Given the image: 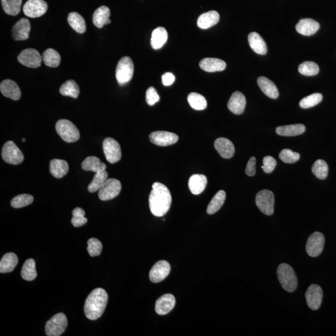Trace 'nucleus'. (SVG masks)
I'll return each instance as SVG.
<instances>
[{"mask_svg":"<svg viewBox=\"0 0 336 336\" xmlns=\"http://www.w3.org/2000/svg\"><path fill=\"white\" fill-rule=\"evenodd\" d=\"M172 197L170 190L160 183H154L149 196V206L152 215L163 217L170 209Z\"/></svg>","mask_w":336,"mask_h":336,"instance_id":"f257e3e1","label":"nucleus"},{"mask_svg":"<svg viewBox=\"0 0 336 336\" xmlns=\"http://www.w3.org/2000/svg\"><path fill=\"white\" fill-rule=\"evenodd\" d=\"M109 296L103 288L92 291L85 300L84 313L90 320H96L103 314L108 302Z\"/></svg>","mask_w":336,"mask_h":336,"instance_id":"f03ea898","label":"nucleus"},{"mask_svg":"<svg viewBox=\"0 0 336 336\" xmlns=\"http://www.w3.org/2000/svg\"><path fill=\"white\" fill-rule=\"evenodd\" d=\"M277 275L283 289L288 292H293L296 290L298 287L297 275L289 264H281L277 269Z\"/></svg>","mask_w":336,"mask_h":336,"instance_id":"7ed1b4c3","label":"nucleus"},{"mask_svg":"<svg viewBox=\"0 0 336 336\" xmlns=\"http://www.w3.org/2000/svg\"><path fill=\"white\" fill-rule=\"evenodd\" d=\"M56 130L62 139L67 143L75 142L79 139V131L75 124L68 120H59L56 124Z\"/></svg>","mask_w":336,"mask_h":336,"instance_id":"20e7f679","label":"nucleus"},{"mask_svg":"<svg viewBox=\"0 0 336 336\" xmlns=\"http://www.w3.org/2000/svg\"><path fill=\"white\" fill-rule=\"evenodd\" d=\"M134 65L130 57L125 56L119 61L116 68V78L119 85H123L132 79Z\"/></svg>","mask_w":336,"mask_h":336,"instance_id":"39448f33","label":"nucleus"},{"mask_svg":"<svg viewBox=\"0 0 336 336\" xmlns=\"http://www.w3.org/2000/svg\"><path fill=\"white\" fill-rule=\"evenodd\" d=\"M68 319L63 313L55 314L47 322L46 334L48 336H59L65 331L68 326Z\"/></svg>","mask_w":336,"mask_h":336,"instance_id":"423d86ee","label":"nucleus"},{"mask_svg":"<svg viewBox=\"0 0 336 336\" xmlns=\"http://www.w3.org/2000/svg\"><path fill=\"white\" fill-rule=\"evenodd\" d=\"M257 207L262 213L266 216H271L274 213L275 197L270 190L264 189L257 193L256 197Z\"/></svg>","mask_w":336,"mask_h":336,"instance_id":"0eeeda50","label":"nucleus"},{"mask_svg":"<svg viewBox=\"0 0 336 336\" xmlns=\"http://www.w3.org/2000/svg\"><path fill=\"white\" fill-rule=\"evenodd\" d=\"M2 158L6 163L17 165L24 160L22 151L16 146L15 143L8 141L4 145L1 152Z\"/></svg>","mask_w":336,"mask_h":336,"instance_id":"6e6552de","label":"nucleus"},{"mask_svg":"<svg viewBox=\"0 0 336 336\" xmlns=\"http://www.w3.org/2000/svg\"><path fill=\"white\" fill-rule=\"evenodd\" d=\"M121 190L120 181L108 179L99 190V197L102 201H109L117 197Z\"/></svg>","mask_w":336,"mask_h":336,"instance_id":"1a4fd4ad","label":"nucleus"},{"mask_svg":"<svg viewBox=\"0 0 336 336\" xmlns=\"http://www.w3.org/2000/svg\"><path fill=\"white\" fill-rule=\"evenodd\" d=\"M103 149L105 156L110 163H117L121 158V151L120 144L112 138H107L103 142Z\"/></svg>","mask_w":336,"mask_h":336,"instance_id":"9d476101","label":"nucleus"},{"mask_svg":"<svg viewBox=\"0 0 336 336\" xmlns=\"http://www.w3.org/2000/svg\"><path fill=\"white\" fill-rule=\"evenodd\" d=\"M19 63L30 68H37L41 65L42 58L35 49L23 50L18 56Z\"/></svg>","mask_w":336,"mask_h":336,"instance_id":"9b49d317","label":"nucleus"},{"mask_svg":"<svg viewBox=\"0 0 336 336\" xmlns=\"http://www.w3.org/2000/svg\"><path fill=\"white\" fill-rule=\"evenodd\" d=\"M48 6L44 0H28L23 6V10L30 18L40 17L46 13Z\"/></svg>","mask_w":336,"mask_h":336,"instance_id":"f8f14e48","label":"nucleus"},{"mask_svg":"<svg viewBox=\"0 0 336 336\" xmlns=\"http://www.w3.org/2000/svg\"><path fill=\"white\" fill-rule=\"evenodd\" d=\"M325 237L323 233L316 232L313 233L307 240L306 252L309 256L317 257L320 256L325 245Z\"/></svg>","mask_w":336,"mask_h":336,"instance_id":"ddd939ff","label":"nucleus"},{"mask_svg":"<svg viewBox=\"0 0 336 336\" xmlns=\"http://www.w3.org/2000/svg\"><path fill=\"white\" fill-rule=\"evenodd\" d=\"M150 142L159 147L170 146L178 141L179 137L175 133L157 131L149 135Z\"/></svg>","mask_w":336,"mask_h":336,"instance_id":"4468645a","label":"nucleus"},{"mask_svg":"<svg viewBox=\"0 0 336 336\" xmlns=\"http://www.w3.org/2000/svg\"><path fill=\"white\" fill-rule=\"evenodd\" d=\"M171 266L168 261H161L152 266L149 271V279L152 283H157L162 282L168 277L170 273Z\"/></svg>","mask_w":336,"mask_h":336,"instance_id":"2eb2a0df","label":"nucleus"},{"mask_svg":"<svg viewBox=\"0 0 336 336\" xmlns=\"http://www.w3.org/2000/svg\"><path fill=\"white\" fill-rule=\"evenodd\" d=\"M305 297L307 306L313 310H318L323 301V290L318 285H311L307 288Z\"/></svg>","mask_w":336,"mask_h":336,"instance_id":"dca6fc26","label":"nucleus"},{"mask_svg":"<svg viewBox=\"0 0 336 336\" xmlns=\"http://www.w3.org/2000/svg\"><path fill=\"white\" fill-rule=\"evenodd\" d=\"M31 30L30 21L26 18L21 19L14 25L12 29V37L16 40H24L29 38Z\"/></svg>","mask_w":336,"mask_h":336,"instance_id":"f3484780","label":"nucleus"},{"mask_svg":"<svg viewBox=\"0 0 336 336\" xmlns=\"http://www.w3.org/2000/svg\"><path fill=\"white\" fill-rule=\"evenodd\" d=\"M176 304L175 297L171 294H165L159 298L156 302L155 311L159 315H165L172 310Z\"/></svg>","mask_w":336,"mask_h":336,"instance_id":"a211bd4d","label":"nucleus"},{"mask_svg":"<svg viewBox=\"0 0 336 336\" xmlns=\"http://www.w3.org/2000/svg\"><path fill=\"white\" fill-rule=\"evenodd\" d=\"M246 99L242 93L237 91L233 93L228 102V109L235 115H240L244 112Z\"/></svg>","mask_w":336,"mask_h":336,"instance_id":"6ab92c4d","label":"nucleus"},{"mask_svg":"<svg viewBox=\"0 0 336 336\" xmlns=\"http://www.w3.org/2000/svg\"><path fill=\"white\" fill-rule=\"evenodd\" d=\"M214 147L219 154L224 158L230 159L234 154L235 147L232 142L227 138H218L214 142Z\"/></svg>","mask_w":336,"mask_h":336,"instance_id":"aec40b11","label":"nucleus"},{"mask_svg":"<svg viewBox=\"0 0 336 336\" xmlns=\"http://www.w3.org/2000/svg\"><path fill=\"white\" fill-rule=\"evenodd\" d=\"M320 27L319 23L311 18L301 19L296 25V30L299 34L311 36L315 34Z\"/></svg>","mask_w":336,"mask_h":336,"instance_id":"412c9836","label":"nucleus"},{"mask_svg":"<svg viewBox=\"0 0 336 336\" xmlns=\"http://www.w3.org/2000/svg\"><path fill=\"white\" fill-rule=\"evenodd\" d=\"M1 94L13 101H18L21 96V92L18 85L11 80H4L0 84Z\"/></svg>","mask_w":336,"mask_h":336,"instance_id":"4be33fe9","label":"nucleus"},{"mask_svg":"<svg viewBox=\"0 0 336 336\" xmlns=\"http://www.w3.org/2000/svg\"><path fill=\"white\" fill-rule=\"evenodd\" d=\"M226 66L225 61L217 58H205L199 63L200 68L207 73L223 71L226 68Z\"/></svg>","mask_w":336,"mask_h":336,"instance_id":"5701e85b","label":"nucleus"},{"mask_svg":"<svg viewBox=\"0 0 336 336\" xmlns=\"http://www.w3.org/2000/svg\"><path fill=\"white\" fill-rule=\"evenodd\" d=\"M220 20V16L216 11H210L202 14L197 21V25L202 30L208 29L217 25Z\"/></svg>","mask_w":336,"mask_h":336,"instance_id":"b1692460","label":"nucleus"},{"mask_svg":"<svg viewBox=\"0 0 336 336\" xmlns=\"http://www.w3.org/2000/svg\"><path fill=\"white\" fill-rule=\"evenodd\" d=\"M110 16H111V10L108 7L106 6L99 7L95 11L93 15V23L96 27L102 28L104 25L111 23Z\"/></svg>","mask_w":336,"mask_h":336,"instance_id":"393cba45","label":"nucleus"},{"mask_svg":"<svg viewBox=\"0 0 336 336\" xmlns=\"http://www.w3.org/2000/svg\"><path fill=\"white\" fill-rule=\"evenodd\" d=\"M257 83L261 91L270 99H276L279 96V92L275 83L265 77H260Z\"/></svg>","mask_w":336,"mask_h":336,"instance_id":"a878e982","label":"nucleus"},{"mask_svg":"<svg viewBox=\"0 0 336 336\" xmlns=\"http://www.w3.org/2000/svg\"><path fill=\"white\" fill-rule=\"evenodd\" d=\"M49 170L52 176L60 179L68 174L69 164L63 159H54L50 162Z\"/></svg>","mask_w":336,"mask_h":336,"instance_id":"bb28decb","label":"nucleus"},{"mask_svg":"<svg viewBox=\"0 0 336 336\" xmlns=\"http://www.w3.org/2000/svg\"><path fill=\"white\" fill-rule=\"evenodd\" d=\"M248 40L251 49L257 54L264 55L267 52V46L263 38L258 33L252 32L248 37Z\"/></svg>","mask_w":336,"mask_h":336,"instance_id":"cd10ccee","label":"nucleus"},{"mask_svg":"<svg viewBox=\"0 0 336 336\" xmlns=\"http://www.w3.org/2000/svg\"><path fill=\"white\" fill-rule=\"evenodd\" d=\"M207 183V179L203 175H194L190 176L189 180L190 191L194 195H198L204 191Z\"/></svg>","mask_w":336,"mask_h":336,"instance_id":"c85d7f7f","label":"nucleus"},{"mask_svg":"<svg viewBox=\"0 0 336 336\" xmlns=\"http://www.w3.org/2000/svg\"><path fill=\"white\" fill-rule=\"evenodd\" d=\"M306 128L302 124L281 126L276 128V133L278 135L283 137H295V136L302 134Z\"/></svg>","mask_w":336,"mask_h":336,"instance_id":"c756f323","label":"nucleus"},{"mask_svg":"<svg viewBox=\"0 0 336 336\" xmlns=\"http://www.w3.org/2000/svg\"><path fill=\"white\" fill-rule=\"evenodd\" d=\"M168 32L165 28L158 27L156 28L152 33L151 38V45L154 49L161 48L168 40Z\"/></svg>","mask_w":336,"mask_h":336,"instance_id":"7c9ffc66","label":"nucleus"},{"mask_svg":"<svg viewBox=\"0 0 336 336\" xmlns=\"http://www.w3.org/2000/svg\"><path fill=\"white\" fill-rule=\"evenodd\" d=\"M18 263L17 256L14 253H7L2 257L0 261V272L6 273L11 272Z\"/></svg>","mask_w":336,"mask_h":336,"instance_id":"2f4dec72","label":"nucleus"},{"mask_svg":"<svg viewBox=\"0 0 336 336\" xmlns=\"http://www.w3.org/2000/svg\"><path fill=\"white\" fill-rule=\"evenodd\" d=\"M82 168L83 170L91 171L96 173L101 171L106 170L107 166L97 157L89 156L82 162Z\"/></svg>","mask_w":336,"mask_h":336,"instance_id":"473e14b6","label":"nucleus"},{"mask_svg":"<svg viewBox=\"0 0 336 336\" xmlns=\"http://www.w3.org/2000/svg\"><path fill=\"white\" fill-rule=\"evenodd\" d=\"M68 20L69 25L76 32L82 34L86 31V24L84 19L76 12H71L69 13Z\"/></svg>","mask_w":336,"mask_h":336,"instance_id":"72a5a7b5","label":"nucleus"},{"mask_svg":"<svg viewBox=\"0 0 336 336\" xmlns=\"http://www.w3.org/2000/svg\"><path fill=\"white\" fill-rule=\"evenodd\" d=\"M226 197L225 192L224 190H219L216 194L214 195L211 201L207 206V214L212 215L217 213L223 206L224 202H225Z\"/></svg>","mask_w":336,"mask_h":336,"instance_id":"f704fd0d","label":"nucleus"},{"mask_svg":"<svg viewBox=\"0 0 336 336\" xmlns=\"http://www.w3.org/2000/svg\"><path fill=\"white\" fill-rule=\"evenodd\" d=\"M42 61L45 65L50 68H57L61 63V56L59 52L53 49H47L42 54Z\"/></svg>","mask_w":336,"mask_h":336,"instance_id":"c9c22d12","label":"nucleus"},{"mask_svg":"<svg viewBox=\"0 0 336 336\" xmlns=\"http://www.w3.org/2000/svg\"><path fill=\"white\" fill-rule=\"evenodd\" d=\"M21 276L26 281L34 280L37 276L36 262L32 259H28L24 263L21 270Z\"/></svg>","mask_w":336,"mask_h":336,"instance_id":"e433bc0d","label":"nucleus"},{"mask_svg":"<svg viewBox=\"0 0 336 336\" xmlns=\"http://www.w3.org/2000/svg\"><path fill=\"white\" fill-rule=\"evenodd\" d=\"M59 92L64 96H68L76 99L79 95L80 89L77 83L75 80H69L66 81L61 85Z\"/></svg>","mask_w":336,"mask_h":336,"instance_id":"4c0bfd02","label":"nucleus"},{"mask_svg":"<svg viewBox=\"0 0 336 336\" xmlns=\"http://www.w3.org/2000/svg\"><path fill=\"white\" fill-rule=\"evenodd\" d=\"M108 173L106 170L95 173L94 179L88 187V190L90 192H95L99 190L108 180Z\"/></svg>","mask_w":336,"mask_h":336,"instance_id":"58836bf2","label":"nucleus"},{"mask_svg":"<svg viewBox=\"0 0 336 336\" xmlns=\"http://www.w3.org/2000/svg\"><path fill=\"white\" fill-rule=\"evenodd\" d=\"M187 101L190 106L196 111H202L206 108L207 102L206 99L202 95L197 93L192 92L188 95Z\"/></svg>","mask_w":336,"mask_h":336,"instance_id":"ea45409f","label":"nucleus"},{"mask_svg":"<svg viewBox=\"0 0 336 336\" xmlns=\"http://www.w3.org/2000/svg\"><path fill=\"white\" fill-rule=\"evenodd\" d=\"M22 0H1V5L6 14L16 16L20 13Z\"/></svg>","mask_w":336,"mask_h":336,"instance_id":"a19ab883","label":"nucleus"},{"mask_svg":"<svg viewBox=\"0 0 336 336\" xmlns=\"http://www.w3.org/2000/svg\"><path fill=\"white\" fill-rule=\"evenodd\" d=\"M328 166L326 161L318 159L312 166V172L319 180H325L328 175Z\"/></svg>","mask_w":336,"mask_h":336,"instance_id":"79ce46f5","label":"nucleus"},{"mask_svg":"<svg viewBox=\"0 0 336 336\" xmlns=\"http://www.w3.org/2000/svg\"><path fill=\"white\" fill-rule=\"evenodd\" d=\"M299 71L301 75L306 76H313L318 75L319 68L314 62L306 61L299 66Z\"/></svg>","mask_w":336,"mask_h":336,"instance_id":"37998d69","label":"nucleus"},{"mask_svg":"<svg viewBox=\"0 0 336 336\" xmlns=\"http://www.w3.org/2000/svg\"><path fill=\"white\" fill-rule=\"evenodd\" d=\"M34 201V197L32 195L23 194L17 195L11 200V205L13 208L19 209L29 206Z\"/></svg>","mask_w":336,"mask_h":336,"instance_id":"c03bdc74","label":"nucleus"},{"mask_svg":"<svg viewBox=\"0 0 336 336\" xmlns=\"http://www.w3.org/2000/svg\"><path fill=\"white\" fill-rule=\"evenodd\" d=\"M323 100V95L319 93L308 95L303 98L299 102V106L302 109H309L317 106Z\"/></svg>","mask_w":336,"mask_h":336,"instance_id":"a18cd8bd","label":"nucleus"},{"mask_svg":"<svg viewBox=\"0 0 336 336\" xmlns=\"http://www.w3.org/2000/svg\"><path fill=\"white\" fill-rule=\"evenodd\" d=\"M85 211L80 207H76L73 211V219L71 220L75 227H80L87 223V219L85 218Z\"/></svg>","mask_w":336,"mask_h":336,"instance_id":"49530a36","label":"nucleus"},{"mask_svg":"<svg viewBox=\"0 0 336 336\" xmlns=\"http://www.w3.org/2000/svg\"><path fill=\"white\" fill-rule=\"evenodd\" d=\"M87 244V250L90 256L96 257L101 255L103 245L99 239L92 238L88 240Z\"/></svg>","mask_w":336,"mask_h":336,"instance_id":"de8ad7c7","label":"nucleus"},{"mask_svg":"<svg viewBox=\"0 0 336 336\" xmlns=\"http://www.w3.org/2000/svg\"><path fill=\"white\" fill-rule=\"evenodd\" d=\"M279 158L285 163L292 164L299 161L300 156L299 153L293 151L292 150L285 149L280 152Z\"/></svg>","mask_w":336,"mask_h":336,"instance_id":"09e8293b","label":"nucleus"},{"mask_svg":"<svg viewBox=\"0 0 336 336\" xmlns=\"http://www.w3.org/2000/svg\"><path fill=\"white\" fill-rule=\"evenodd\" d=\"M159 100H160V97H159L156 90L153 87H150L146 92L147 104L150 106H152L157 102H158Z\"/></svg>","mask_w":336,"mask_h":336,"instance_id":"8fccbe9b","label":"nucleus"},{"mask_svg":"<svg viewBox=\"0 0 336 336\" xmlns=\"http://www.w3.org/2000/svg\"><path fill=\"white\" fill-rule=\"evenodd\" d=\"M263 166H261V168L265 173H272L275 170L276 166V161L275 158L270 156L264 157L263 159Z\"/></svg>","mask_w":336,"mask_h":336,"instance_id":"3c124183","label":"nucleus"},{"mask_svg":"<svg viewBox=\"0 0 336 336\" xmlns=\"http://www.w3.org/2000/svg\"><path fill=\"white\" fill-rule=\"evenodd\" d=\"M256 159L255 157H252L248 162L245 173L249 176H253L256 173Z\"/></svg>","mask_w":336,"mask_h":336,"instance_id":"603ef678","label":"nucleus"},{"mask_svg":"<svg viewBox=\"0 0 336 336\" xmlns=\"http://www.w3.org/2000/svg\"><path fill=\"white\" fill-rule=\"evenodd\" d=\"M175 80V75L172 73H166L162 75V81L164 86H170Z\"/></svg>","mask_w":336,"mask_h":336,"instance_id":"864d4df0","label":"nucleus"},{"mask_svg":"<svg viewBox=\"0 0 336 336\" xmlns=\"http://www.w3.org/2000/svg\"><path fill=\"white\" fill-rule=\"evenodd\" d=\"M25 141H26L25 138H23V139H22V142H25Z\"/></svg>","mask_w":336,"mask_h":336,"instance_id":"5fc2aeb1","label":"nucleus"}]
</instances>
